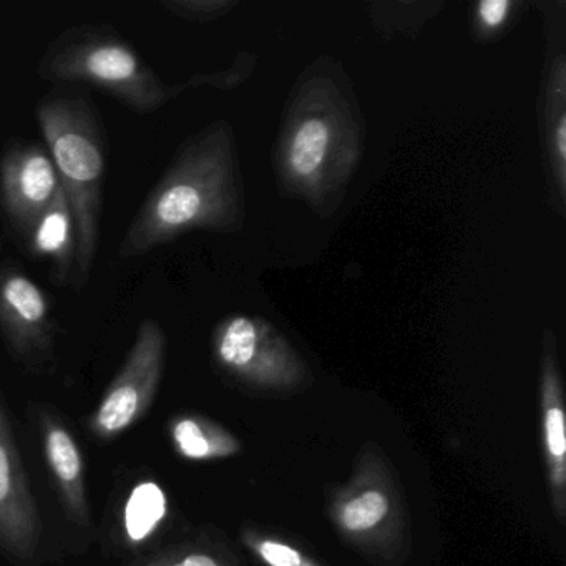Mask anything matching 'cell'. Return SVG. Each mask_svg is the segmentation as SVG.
Masks as SVG:
<instances>
[{
	"instance_id": "obj_1",
	"label": "cell",
	"mask_w": 566,
	"mask_h": 566,
	"mask_svg": "<svg viewBox=\"0 0 566 566\" xmlns=\"http://www.w3.org/2000/svg\"><path fill=\"white\" fill-rule=\"evenodd\" d=\"M38 120L61 178L77 237L78 283L94 266L104 203L105 140L94 108L81 98H51L39 104Z\"/></svg>"
},
{
	"instance_id": "obj_2",
	"label": "cell",
	"mask_w": 566,
	"mask_h": 566,
	"mask_svg": "<svg viewBox=\"0 0 566 566\" xmlns=\"http://www.w3.org/2000/svg\"><path fill=\"white\" fill-rule=\"evenodd\" d=\"M39 72L48 81L101 88L137 114L158 111L174 95L128 42L88 25L69 29L54 39Z\"/></svg>"
},
{
	"instance_id": "obj_3",
	"label": "cell",
	"mask_w": 566,
	"mask_h": 566,
	"mask_svg": "<svg viewBox=\"0 0 566 566\" xmlns=\"http://www.w3.org/2000/svg\"><path fill=\"white\" fill-rule=\"evenodd\" d=\"M213 147L203 142L177 158L135 214L122 240L120 258L142 256L217 217L221 167Z\"/></svg>"
},
{
	"instance_id": "obj_4",
	"label": "cell",
	"mask_w": 566,
	"mask_h": 566,
	"mask_svg": "<svg viewBox=\"0 0 566 566\" xmlns=\"http://www.w3.org/2000/svg\"><path fill=\"white\" fill-rule=\"evenodd\" d=\"M165 349L167 339L160 324L142 321L124 366L88 419L95 437L115 439L147 416L164 376Z\"/></svg>"
},
{
	"instance_id": "obj_5",
	"label": "cell",
	"mask_w": 566,
	"mask_h": 566,
	"mask_svg": "<svg viewBox=\"0 0 566 566\" xmlns=\"http://www.w3.org/2000/svg\"><path fill=\"white\" fill-rule=\"evenodd\" d=\"M0 336L22 363L51 359L54 324L44 291L14 266H0Z\"/></svg>"
},
{
	"instance_id": "obj_6",
	"label": "cell",
	"mask_w": 566,
	"mask_h": 566,
	"mask_svg": "<svg viewBox=\"0 0 566 566\" xmlns=\"http://www.w3.org/2000/svg\"><path fill=\"white\" fill-rule=\"evenodd\" d=\"M61 178L48 148L19 144L0 161V203L12 227L28 237L61 191Z\"/></svg>"
},
{
	"instance_id": "obj_7",
	"label": "cell",
	"mask_w": 566,
	"mask_h": 566,
	"mask_svg": "<svg viewBox=\"0 0 566 566\" xmlns=\"http://www.w3.org/2000/svg\"><path fill=\"white\" fill-rule=\"evenodd\" d=\"M41 539V520L29 489L8 413L0 403V546L14 558H34Z\"/></svg>"
},
{
	"instance_id": "obj_8",
	"label": "cell",
	"mask_w": 566,
	"mask_h": 566,
	"mask_svg": "<svg viewBox=\"0 0 566 566\" xmlns=\"http://www.w3.org/2000/svg\"><path fill=\"white\" fill-rule=\"evenodd\" d=\"M41 432L45 459L54 476L62 505L72 522L91 525L84 455L71 430L51 413H41Z\"/></svg>"
},
{
	"instance_id": "obj_9",
	"label": "cell",
	"mask_w": 566,
	"mask_h": 566,
	"mask_svg": "<svg viewBox=\"0 0 566 566\" xmlns=\"http://www.w3.org/2000/svg\"><path fill=\"white\" fill-rule=\"evenodd\" d=\"M25 238L35 256L51 261L54 270L52 281L64 284L77 260V237L74 217L62 188Z\"/></svg>"
},
{
	"instance_id": "obj_10",
	"label": "cell",
	"mask_w": 566,
	"mask_h": 566,
	"mask_svg": "<svg viewBox=\"0 0 566 566\" xmlns=\"http://www.w3.org/2000/svg\"><path fill=\"white\" fill-rule=\"evenodd\" d=\"M167 515V496L158 483L142 482L132 490L124 513V528L132 545L150 538Z\"/></svg>"
},
{
	"instance_id": "obj_11",
	"label": "cell",
	"mask_w": 566,
	"mask_h": 566,
	"mask_svg": "<svg viewBox=\"0 0 566 566\" xmlns=\"http://www.w3.org/2000/svg\"><path fill=\"white\" fill-rule=\"evenodd\" d=\"M171 439L181 455L191 460L210 459L224 452V440L220 433L205 427L193 417H181L170 426Z\"/></svg>"
},
{
	"instance_id": "obj_12",
	"label": "cell",
	"mask_w": 566,
	"mask_h": 566,
	"mask_svg": "<svg viewBox=\"0 0 566 566\" xmlns=\"http://www.w3.org/2000/svg\"><path fill=\"white\" fill-rule=\"evenodd\" d=\"M329 128L324 122L313 118L304 122L291 147V165L301 177L313 175L326 157Z\"/></svg>"
},
{
	"instance_id": "obj_13",
	"label": "cell",
	"mask_w": 566,
	"mask_h": 566,
	"mask_svg": "<svg viewBox=\"0 0 566 566\" xmlns=\"http://www.w3.org/2000/svg\"><path fill=\"white\" fill-rule=\"evenodd\" d=\"M256 340L254 324L247 317H234L224 324L218 336V356L228 366H248L254 357Z\"/></svg>"
},
{
	"instance_id": "obj_14",
	"label": "cell",
	"mask_w": 566,
	"mask_h": 566,
	"mask_svg": "<svg viewBox=\"0 0 566 566\" xmlns=\"http://www.w3.org/2000/svg\"><path fill=\"white\" fill-rule=\"evenodd\" d=\"M387 500L382 493L367 492L353 500L344 509V525L349 530H367L376 526L386 516Z\"/></svg>"
},
{
	"instance_id": "obj_15",
	"label": "cell",
	"mask_w": 566,
	"mask_h": 566,
	"mask_svg": "<svg viewBox=\"0 0 566 566\" xmlns=\"http://www.w3.org/2000/svg\"><path fill=\"white\" fill-rule=\"evenodd\" d=\"M135 566H220L207 553L165 552L160 555L147 556L135 563Z\"/></svg>"
},
{
	"instance_id": "obj_16",
	"label": "cell",
	"mask_w": 566,
	"mask_h": 566,
	"mask_svg": "<svg viewBox=\"0 0 566 566\" xmlns=\"http://www.w3.org/2000/svg\"><path fill=\"white\" fill-rule=\"evenodd\" d=\"M546 440L552 455L562 459L565 455V416L562 409H549L546 413Z\"/></svg>"
},
{
	"instance_id": "obj_17",
	"label": "cell",
	"mask_w": 566,
	"mask_h": 566,
	"mask_svg": "<svg viewBox=\"0 0 566 566\" xmlns=\"http://www.w3.org/2000/svg\"><path fill=\"white\" fill-rule=\"evenodd\" d=\"M260 552L271 566H301L300 553L294 552L290 546L264 542Z\"/></svg>"
},
{
	"instance_id": "obj_18",
	"label": "cell",
	"mask_w": 566,
	"mask_h": 566,
	"mask_svg": "<svg viewBox=\"0 0 566 566\" xmlns=\"http://www.w3.org/2000/svg\"><path fill=\"white\" fill-rule=\"evenodd\" d=\"M510 6L512 4L509 0H483L482 4L479 6L480 19L489 28H496L505 21Z\"/></svg>"
},
{
	"instance_id": "obj_19",
	"label": "cell",
	"mask_w": 566,
	"mask_h": 566,
	"mask_svg": "<svg viewBox=\"0 0 566 566\" xmlns=\"http://www.w3.org/2000/svg\"><path fill=\"white\" fill-rule=\"evenodd\" d=\"M556 151H558L559 161H565L566 158V120L562 118L556 128L555 135Z\"/></svg>"
}]
</instances>
